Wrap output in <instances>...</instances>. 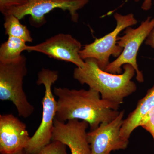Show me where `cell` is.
<instances>
[{"instance_id": "d6986e66", "label": "cell", "mask_w": 154, "mask_h": 154, "mask_svg": "<svg viewBox=\"0 0 154 154\" xmlns=\"http://www.w3.org/2000/svg\"><path fill=\"white\" fill-rule=\"evenodd\" d=\"M152 0H144L141 6V8L143 11H149L151 8Z\"/></svg>"}, {"instance_id": "30bf717a", "label": "cell", "mask_w": 154, "mask_h": 154, "mask_svg": "<svg viewBox=\"0 0 154 154\" xmlns=\"http://www.w3.org/2000/svg\"><path fill=\"white\" fill-rule=\"evenodd\" d=\"M52 141L61 142L70 150L71 154H91L87 138L88 122L73 119L63 122L55 118Z\"/></svg>"}, {"instance_id": "7a4b0ae2", "label": "cell", "mask_w": 154, "mask_h": 154, "mask_svg": "<svg viewBox=\"0 0 154 154\" xmlns=\"http://www.w3.org/2000/svg\"><path fill=\"white\" fill-rule=\"evenodd\" d=\"M84 60L85 66L76 68L73 78L81 85L86 84L91 89L99 92L102 99L120 105L123 103L125 98L136 91V85L131 81L136 72L131 65H124L123 72L114 74L100 68L95 59Z\"/></svg>"}, {"instance_id": "2e32d148", "label": "cell", "mask_w": 154, "mask_h": 154, "mask_svg": "<svg viewBox=\"0 0 154 154\" xmlns=\"http://www.w3.org/2000/svg\"><path fill=\"white\" fill-rule=\"evenodd\" d=\"M139 126L141 127L151 134L154 145V108L142 119Z\"/></svg>"}, {"instance_id": "e0dca14e", "label": "cell", "mask_w": 154, "mask_h": 154, "mask_svg": "<svg viewBox=\"0 0 154 154\" xmlns=\"http://www.w3.org/2000/svg\"><path fill=\"white\" fill-rule=\"evenodd\" d=\"M28 0H0V11L4 15L10 8L23 5Z\"/></svg>"}, {"instance_id": "6da1fadb", "label": "cell", "mask_w": 154, "mask_h": 154, "mask_svg": "<svg viewBox=\"0 0 154 154\" xmlns=\"http://www.w3.org/2000/svg\"><path fill=\"white\" fill-rule=\"evenodd\" d=\"M54 93L58 98L55 118L63 122L73 119L85 121L91 131L101 123L112 121L120 112V105L102 99L99 92L91 88L77 90L55 87Z\"/></svg>"}, {"instance_id": "4fadbf2b", "label": "cell", "mask_w": 154, "mask_h": 154, "mask_svg": "<svg viewBox=\"0 0 154 154\" xmlns=\"http://www.w3.org/2000/svg\"><path fill=\"white\" fill-rule=\"evenodd\" d=\"M28 45L21 38L8 36L0 46V62L10 63L22 57V53L27 51Z\"/></svg>"}, {"instance_id": "8fae6325", "label": "cell", "mask_w": 154, "mask_h": 154, "mask_svg": "<svg viewBox=\"0 0 154 154\" xmlns=\"http://www.w3.org/2000/svg\"><path fill=\"white\" fill-rule=\"evenodd\" d=\"M27 126L12 114L0 115V152L12 154L25 149L30 140Z\"/></svg>"}, {"instance_id": "3957f363", "label": "cell", "mask_w": 154, "mask_h": 154, "mask_svg": "<svg viewBox=\"0 0 154 154\" xmlns=\"http://www.w3.org/2000/svg\"><path fill=\"white\" fill-rule=\"evenodd\" d=\"M27 72V58L24 56L11 62H0V99L12 102L19 116L24 118L29 117L34 111L23 89Z\"/></svg>"}, {"instance_id": "ba28073f", "label": "cell", "mask_w": 154, "mask_h": 154, "mask_svg": "<svg viewBox=\"0 0 154 154\" xmlns=\"http://www.w3.org/2000/svg\"><path fill=\"white\" fill-rule=\"evenodd\" d=\"M124 115V110H122L112 121L101 123L96 129L88 132L91 154H110L112 151L127 148L129 140L120 135Z\"/></svg>"}, {"instance_id": "5b68a950", "label": "cell", "mask_w": 154, "mask_h": 154, "mask_svg": "<svg viewBox=\"0 0 154 154\" xmlns=\"http://www.w3.org/2000/svg\"><path fill=\"white\" fill-rule=\"evenodd\" d=\"M154 28V18L152 19L151 17H148L136 29L131 27L126 28L124 35L117 38V44L123 48L122 52L115 60L110 63L105 71L114 74H120L123 72L122 67L125 64H130L135 70L137 82H143V74L139 69L137 57L141 45Z\"/></svg>"}, {"instance_id": "52a82bcc", "label": "cell", "mask_w": 154, "mask_h": 154, "mask_svg": "<svg viewBox=\"0 0 154 154\" xmlns=\"http://www.w3.org/2000/svg\"><path fill=\"white\" fill-rule=\"evenodd\" d=\"M89 0H28L23 5L10 8L4 14H13L18 19L30 16V25L40 28L46 23L45 15L56 9L68 11L72 22H77L79 18L77 11L83 8Z\"/></svg>"}, {"instance_id": "ffe728a7", "label": "cell", "mask_w": 154, "mask_h": 154, "mask_svg": "<svg viewBox=\"0 0 154 154\" xmlns=\"http://www.w3.org/2000/svg\"><path fill=\"white\" fill-rule=\"evenodd\" d=\"M12 154H27L26 153V152L25 151V149L19 151L17 152L14 153Z\"/></svg>"}, {"instance_id": "9a60e30c", "label": "cell", "mask_w": 154, "mask_h": 154, "mask_svg": "<svg viewBox=\"0 0 154 154\" xmlns=\"http://www.w3.org/2000/svg\"><path fill=\"white\" fill-rule=\"evenodd\" d=\"M66 146L59 141H52L36 154H68Z\"/></svg>"}, {"instance_id": "ac0fdd59", "label": "cell", "mask_w": 154, "mask_h": 154, "mask_svg": "<svg viewBox=\"0 0 154 154\" xmlns=\"http://www.w3.org/2000/svg\"><path fill=\"white\" fill-rule=\"evenodd\" d=\"M145 44L146 45H149L152 48H154V28L146 38Z\"/></svg>"}, {"instance_id": "44dd1931", "label": "cell", "mask_w": 154, "mask_h": 154, "mask_svg": "<svg viewBox=\"0 0 154 154\" xmlns=\"http://www.w3.org/2000/svg\"><path fill=\"white\" fill-rule=\"evenodd\" d=\"M133 1H134V2H139V1H140V0H133Z\"/></svg>"}, {"instance_id": "7c38bea8", "label": "cell", "mask_w": 154, "mask_h": 154, "mask_svg": "<svg viewBox=\"0 0 154 154\" xmlns=\"http://www.w3.org/2000/svg\"><path fill=\"white\" fill-rule=\"evenodd\" d=\"M154 108V85L149 89L145 96L138 102L137 107L123 120L120 130V135L125 140H129L131 135L142 119Z\"/></svg>"}, {"instance_id": "9c48e42d", "label": "cell", "mask_w": 154, "mask_h": 154, "mask_svg": "<svg viewBox=\"0 0 154 154\" xmlns=\"http://www.w3.org/2000/svg\"><path fill=\"white\" fill-rule=\"evenodd\" d=\"M82 44L72 35L59 33L35 45L29 46L27 50L43 54L51 58L72 63L82 68L85 60L80 57Z\"/></svg>"}, {"instance_id": "5bb4252c", "label": "cell", "mask_w": 154, "mask_h": 154, "mask_svg": "<svg viewBox=\"0 0 154 154\" xmlns=\"http://www.w3.org/2000/svg\"><path fill=\"white\" fill-rule=\"evenodd\" d=\"M4 16V26L6 35L21 38L26 42H33L30 30L20 22V19L13 14H7Z\"/></svg>"}, {"instance_id": "8992f818", "label": "cell", "mask_w": 154, "mask_h": 154, "mask_svg": "<svg viewBox=\"0 0 154 154\" xmlns=\"http://www.w3.org/2000/svg\"><path fill=\"white\" fill-rule=\"evenodd\" d=\"M114 18L116 22L115 29L104 37L86 45L79 52L83 60L88 58L96 59L99 67L103 70L110 63V56L118 57L123 51V48L117 44L119 34L122 30L137 23L132 14L122 15L116 13L114 14Z\"/></svg>"}, {"instance_id": "277c9868", "label": "cell", "mask_w": 154, "mask_h": 154, "mask_svg": "<svg viewBox=\"0 0 154 154\" xmlns=\"http://www.w3.org/2000/svg\"><path fill=\"white\" fill-rule=\"evenodd\" d=\"M56 71L43 68L38 72L37 85H43L45 88L42 104V118L40 125L25 149L27 154H36L52 140L54 122L57 111V101L52 91V86L57 81Z\"/></svg>"}]
</instances>
